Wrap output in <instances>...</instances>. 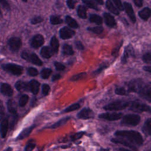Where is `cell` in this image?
I'll list each match as a JSON object with an SVG mask.
<instances>
[{"instance_id": "cell-1", "label": "cell", "mask_w": 151, "mask_h": 151, "mask_svg": "<svg viewBox=\"0 0 151 151\" xmlns=\"http://www.w3.org/2000/svg\"><path fill=\"white\" fill-rule=\"evenodd\" d=\"M114 135L117 137L124 139L136 147L140 146L143 143V139L141 134L135 130H117L115 132Z\"/></svg>"}, {"instance_id": "cell-2", "label": "cell", "mask_w": 151, "mask_h": 151, "mask_svg": "<svg viewBox=\"0 0 151 151\" xmlns=\"http://www.w3.org/2000/svg\"><path fill=\"white\" fill-rule=\"evenodd\" d=\"M130 101L117 100L107 104L103 107V109L107 111H117L125 109L129 107Z\"/></svg>"}, {"instance_id": "cell-3", "label": "cell", "mask_w": 151, "mask_h": 151, "mask_svg": "<svg viewBox=\"0 0 151 151\" xmlns=\"http://www.w3.org/2000/svg\"><path fill=\"white\" fill-rule=\"evenodd\" d=\"M140 116L137 114H129L122 118L121 124L123 126H135L139 124Z\"/></svg>"}, {"instance_id": "cell-4", "label": "cell", "mask_w": 151, "mask_h": 151, "mask_svg": "<svg viewBox=\"0 0 151 151\" xmlns=\"http://www.w3.org/2000/svg\"><path fill=\"white\" fill-rule=\"evenodd\" d=\"M129 108V110L136 113L144 111L150 113V107L149 106L137 101H130Z\"/></svg>"}, {"instance_id": "cell-5", "label": "cell", "mask_w": 151, "mask_h": 151, "mask_svg": "<svg viewBox=\"0 0 151 151\" xmlns=\"http://www.w3.org/2000/svg\"><path fill=\"white\" fill-rule=\"evenodd\" d=\"M145 84V83H144L141 79L132 80L127 84V89L126 90L128 93L130 92L139 93Z\"/></svg>"}, {"instance_id": "cell-6", "label": "cell", "mask_w": 151, "mask_h": 151, "mask_svg": "<svg viewBox=\"0 0 151 151\" xmlns=\"http://www.w3.org/2000/svg\"><path fill=\"white\" fill-rule=\"evenodd\" d=\"M2 68L6 71L15 76H19L23 72V68L19 65L13 63H7L2 64Z\"/></svg>"}, {"instance_id": "cell-7", "label": "cell", "mask_w": 151, "mask_h": 151, "mask_svg": "<svg viewBox=\"0 0 151 151\" xmlns=\"http://www.w3.org/2000/svg\"><path fill=\"white\" fill-rule=\"evenodd\" d=\"M21 57L23 59L37 65H42V61L41 59L34 52L23 51L21 54Z\"/></svg>"}, {"instance_id": "cell-8", "label": "cell", "mask_w": 151, "mask_h": 151, "mask_svg": "<svg viewBox=\"0 0 151 151\" xmlns=\"http://www.w3.org/2000/svg\"><path fill=\"white\" fill-rule=\"evenodd\" d=\"M123 116V115L122 113L107 112L100 114L98 116V117L100 119L106 120L108 121H116L122 119Z\"/></svg>"}, {"instance_id": "cell-9", "label": "cell", "mask_w": 151, "mask_h": 151, "mask_svg": "<svg viewBox=\"0 0 151 151\" xmlns=\"http://www.w3.org/2000/svg\"><path fill=\"white\" fill-rule=\"evenodd\" d=\"M77 117L79 119L87 120L90 119H93L94 117V113L93 111L90 108L84 107L77 113Z\"/></svg>"}, {"instance_id": "cell-10", "label": "cell", "mask_w": 151, "mask_h": 151, "mask_svg": "<svg viewBox=\"0 0 151 151\" xmlns=\"http://www.w3.org/2000/svg\"><path fill=\"white\" fill-rule=\"evenodd\" d=\"M138 94L142 98L147 100L149 102H150V101H151V84H150V83H145Z\"/></svg>"}, {"instance_id": "cell-11", "label": "cell", "mask_w": 151, "mask_h": 151, "mask_svg": "<svg viewBox=\"0 0 151 151\" xmlns=\"http://www.w3.org/2000/svg\"><path fill=\"white\" fill-rule=\"evenodd\" d=\"M8 44L11 51H17L22 45V41L19 38L12 37L8 40Z\"/></svg>"}, {"instance_id": "cell-12", "label": "cell", "mask_w": 151, "mask_h": 151, "mask_svg": "<svg viewBox=\"0 0 151 151\" xmlns=\"http://www.w3.org/2000/svg\"><path fill=\"white\" fill-rule=\"evenodd\" d=\"M75 34L76 32L74 31L67 27H63L60 30V38L63 40L71 38L75 35Z\"/></svg>"}, {"instance_id": "cell-13", "label": "cell", "mask_w": 151, "mask_h": 151, "mask_svg": "<svg viewBox=\"0 0 151 151\" xmlns=\"http://www.w3.org/2000/svg\"><path fill=\"white\" fill-rule=\"evenodd\" d=\"M44 42V39L42 35L37 34L34 35L31 40V46L34 48H38Z\"/></svg>"}, {"instance_id": "cell-14", "label": "cell", "mask_w": 151, "mask_h": 151, "mask_svg": "<svg viewBox=\"0 0 151 151\" xmlns=\"http://www.w3.org/2000/svg\"><path fill=\"white\" fill-rule=\"evenodd\" d=\"M123 7L126 11V14L130 18L132 22L133 23H135L136 21V18L135 14H134V11H133L132 5L130 3L125 2L123 4Z\"/></svg>"}, {"instance_id": "cell-15", "label": "cell", "mask_w": 151, "mask_h": 151, "mask_svg": "<svg viewBox=\"0 0 151 151\" xmlns=\"http://www.w3.org/2000/svg\"><path fill=\"white\" fill-rule=\"evenodd\" d=\"M9 127V122L7 117H5L3 120L0 122V132L1 137L5 138L7 134L8 130Z\"/></svg>"}, {"instance_id": "cell-16", "label": "cell", "mask_w": 151, "mask_h": 151, "mask_svg": "<svg viewBox=\"0 0 151 151\" xmlns=\"http://www.w3.org/2000/svg\"><path fill=\"white\" fill-rule=\"evenodd\" d=\"M35 125L33 124L31 125L29 127H27L25 129H24L18 135V136L16 138L17 140H22L26 137H27L32 132V131L33 130V129L35 128Z\"/></svg>"}, {"instance_id": "cell-17", "label": "cell", "mask_w": 151, "mask_h": 151, "mask_svg": "<svg viewBox=\"0 0 151 151\" xmlns=\"http://www.w3.org/2000/svg\"><path fill=\"white\" fill-rule=\"evenodd\" d=\"M40 84L36 80H32L28 83V90L30 91L33 94H37L39 91Z\"/></svg>"}, {"instance_id": "cell-18", "label": "cell", "mask_w": 151, "mask_h": 151, "mask_svg": "<svg viewBox=\"0 0 151 151\" xmlns=\"http://www.w3.org/2000/svg\"><path fill=\"white\" fill-rule=\"evenodd\" d=\"M1 93L7 97H11L13 94V89L8 83H2L0 86Z\"/></svg>"}, {"instance_id": "cell-19", "label": "cell", "mask_w": 151, "mask_h": 151, "mask_svg": "<svg viewBox=\"0 0 151 151\" xmlns=\"http://www.w3.org/2000/svg\"><path fill=\"white\" fill-rule=\"evenodd\" d=\"M103 17L104 22L107 26L110 27H114L116 25V20L113 16H112L110 14L105 12L103 14Z\"/></svg>"}, {"instance_id": "cell-20", "label": "cell", "mask_w": 151, "mask_h": 151, "mask_svg": "<svg viewBox=\"0 0 151 151\" xmlns=\"http://www.w3.org/2000/svg\"><path fill=\"white\" fill-rule=\"evenodd\" d=\"M134 54V50L133 47L131 45H129L127 47H126L125 48L124 53H123V55L122 57V60H121V62L122 64H125L127 61V58L133 55Z\"/></svg>"}, {"instance_id": "cell-21", "label": "cell", "mask_w": 151, "mask_h": 151, "mask_svg": "<svg viewBox=\"0 0 151 151\" xmlns=\"http://www.w3.org/2000/svg\"><path fill=\"white\" fill-rule=\"evenodd\" d=\"M111 141L114 143H117V144H120V145H122L123 146H127L129 148H130L132 150H137V147H135L134 146L132 145V144L129 143V142H127V141L124 140V139H122V138H119V137H117V138H113L111 140Z\"/></svg>"}, {"instance_id": "cell-22", "label": "cell", "mask_w": 151, "mask_h": 151, "mask_svg": "<svg viewBox=\"0 0 151 151\" xmlns=\"http://www.w3.org/2000/svg\"><path fill=\"white\" fill-rule=\"evenodd\" d=\"M54 52L51 47L48 46L43 47L40 51L41 55L44 58H50L52 56Z\"/></svg>"}, {"instance_id": "cell-23", "label": "cell", "mask_w": 151, "mask_h": 151, "mask_svg": "<svg viewBox=\"0 0 151 151\" xmlns=\"http://www.w3.org/2000/svg\"><path fill=\"white\" fill-rule=\"evenodd\" d=\"M151 10L148 7H145L143 8L139 12V17L144 21H147L150 17Z\"/></svg>"}, {"instance_id": "cell-24", "label": "cell", "mask_w": 151, "mask_h": 151, "mask_svg": "<svg viewBox=\"0 0 151 151\" xmlns=\"http://www.w3.org/2000/svg\"><path fill=\"white\" fill-rule=\"evenodd\" d=\"M150 127H151V119L149 118L145 121V122L143 126V127L142 129V132L145 135H146L147 136H150V134H151Z\"/></svg>"}, {"instance_id": "cell-25", "label": "cell", "mask_w": 151, "mask_h": 151, "mask_svg": "<svg viewBox=\"0 0 151 151\" xmlns=\"http://www.w3.org/2000/svg\"><path fill=\"white\" fill-rule=\"evenodd\" d=\"M70 116H67V117H63L61 119L57 121V122H55V123H54L53 124L49 126L48 128H49V129H57L58 127L63 126V125L66 124V123L70 120Z\"/></svg>"}, {"instance_id": "cell-26", "label": "cell", "mask_w": 151, "mask_h": 151, "mask_svg": "<svg viewBox=\"0 0 151 151\" xmlns=\"http://www.w3.org/2000/svg\"><path fill=\"white\" fill-rule=\"evenodd\" d=\"M8 110L14 116H17V106L15 102L13 100H9L7 102Z\"/></svg>"}, {"instance_id": "cell-27", "label": "cell", "mask_w": 151, "mask_h": 151, "mask_svg": "<svg viewBox=\"0 0 151 151\" xmlns=\"http://www.w3.org/2000/svg\"><path fill=\"white\" fill-rule=\"evenodd\" d=\"M15 87L19 92L28 91V83L23 81H18L15 84Z\"/></svg>"}, {"instance_id": "cell-28", "label": "cell", "mask_w": 151, "mask_h": 151, "mask_svg": "<svg viewBox=\"0 0 151 151\" xmlns=\"http://www.w3.org/2000/svg\"><path fill=\"white\" fill-rule=\"evenodd\" d=\"M50 46L54 54L58 52V48H59V42L57 38L55 36H53L51 39Z\"/></svg>"}, {"instance_id": "cell-29", "label": "cell", "mask_w": 151, "mask_h": 151, "mask_svg": "<svg viewBox=\"0 0 151 151\" xmlns=\"http://www.w3.org/2000/svg\"><path fill=\"white\" fill-rule=\"evenodd\" d=\"M106 7H107V9L109 11H110L111 13H113V14H114L116 15H119V11L118 9L113 5V4L112 3V2L111 1L107 0L106 1Z\"/></svg>"}, {"instance_id": "cell-30", "label": "cell", "mask_w": 151, "mask_h": 151, "mask_svg": "<svg viewBox=\"0 0 151 151\" xmlns=\"http://www.w3.org/2000/svg\"><path fill=\"white\" fill-rule=\"evenodd\" d=\"M89 21L90 22L95 23L97 25H101L103 23L102 18L97 14H91L89 17Z\"/></svg>"}, {"instance_id": "cell-31", "label": "cell", "mask_w": 151, "mask_h": 151, "mask_svg": "<svg viewBox=\"0 0 151 151\" xmlns=\"http://www.w3.org/2000/svg\"><path fill=\"white\" fill-rule=\"evenodd\" d=\"M65 22L71 28H77L78 27V24L77 21L69 15L65 17Z\"/></svg>"}, {"instance_id": "cell-32", "label": "cell", "mask_w": 151, "mask_h": 151, "mask_svg": "<svg viewBox=\"0 0 151 151\" xmlns=\"http://www.w3.org/2000/svg\"><path fill=\"white\" fill-rule=\"evenodd\" d=\"M77 14L82 19L87 18V8L84 5H79L77 9Z\"/></svg>"}, {"instance_id": "cell-33", "label": "cell", "mask_w": 151, "mask_h": 151, "mask_svg": "<svg viewBox=\"0 0 151 151\" xmlns=\"http://www.w3.org/2000/svg\"><path fill=\"white\" fill-rule=\"evenodd\" d=\"M74 51L73 50V48L71 45L65 44L63 45V48H62V53L64 55H73L74 54Z\"/></svg>"}, {"instance_id": "cell-34", "label": "cell", "mask_w": 151, "mask_h": 151, "mask_svg": "<svg viewBox=\"0 0 151 151\" xmlns=\"http://www.w3.org/2000/svg\"><path fill=\"white\" fill-rule=\"evenodd\" d=\"M50 23L52 25H57V24H60L61 23H63V19L61 18V17L58 15H51L50 17Z\"/></svg>"}, {"instance_id": "cell-35", "label": "cell", "mask_w": 151, "mask_h": 151, "mask_svg": "<svg viewBox=\"0 0 151 151\" xmlns=\"http://www.w3.org/2000/svg\"><path fill=\"white\" fill-rule=\"evenodd\" d=\"M80 107V104L79 103H74L68 107H66L62 112L66 113H69L71 111H73L74 110H78Z\"/></svg>"}, {"instance_id": "cell-36", "label": "cell", "mask_w": 151, "mask_h": 151, "mask_svg": "<svg viewBox=\"0 0 151 151\" xmlns=\"http://www.w3.org/2000/svg\"><path fill=\"white\" fill-rule=\"evenodd\" d=\"M82 1L87 7L93 9H95V10H97V11L99 10L96 4L94 2H93V1H91V0H82Z\"/></svg>"}, {"instance_id": "cell-37", "label": "cell", "mask_w": 151, "mask_h": 151, "mask_svg": "<svg viewBox=\"0 0 151 151\" xmlns=\"http://www.w3.org/2000/svg\"><path fill=\"white\" fill-rule=\"evenodd\" d=\"M87 30L96 34H100L103 32L104 28L101 26H97L94 27H88L87 28Z\"/></svg>"}, {"instance_id": "cell-38", "label": "cell", "mask_w": 151, "mask_h": 151, "mask_svg": "<svg viewBox=\"0 0 151 151\" xmlns=\"http://www.w3.org/2000/svg\"><path fill=\"white\" fill-rule=\"evenodd\" d=\"M52 73V70L50 68H44L41 70V76L43 79L48 78Z\"/></svg>"}, {"instance_id": "cell-39", "label": "cell", "mask_w": 151, "mask_h": 151, "mask_svg": "<svg viewBox=\"0 0 151 151\" xmlns=\"http://www.w3.org/2000/svg\"><path fill=\"white\" fill-rule=\"evenodd\" d=\"M29 100V96L27 94H23L19 99L18 104L20 107H24L28 103Z\"/></svg>"}, {"instance_id": "cell-40", "label": "cell", "mask_w": 151, "mask_h": 151, "mask_svg": "<svg viewBox=\"0 0 151 151\" xmlns=\"http://www.w3.org/2000/svg\"><path fill=\"white\" fill-rule=\"evenodd\" d=\"M87 76V74L86 73H78L77 74H75L74 76H73L71 78H70V80L72 81H78L81 79L84 78Z\"/></svg>"}, {"instance_id": "cell-41", "label": "cell", "mask_w": 151, "mask_h": 151, "mask_svg": "<svg viewBox=\"0 0 151 151\" xmlns=\"http://www.w3.org/2000/svg\"><path fill=\"white\" fill-rule=\"evenodd\" d=\"M115 93L117 95H120V96H124L127 95L128 94L126 89L124 87H117L115 90Z\"/></svg>"}, {"instance_id": "cell-42", "label": "cell", "mask_w": 151, "mask_h": 151, "mask_svg": "<svg viewBox=\"0 0 151 151\" xmlns=\"http://www.w3.org/2000/svg\"><path fill=\"white\" fill-rule=\"evenodd\" d=\"M84 133H85L84 132H77V133H74V134L71 135L70 136V139L72 141H75V140H78L79 139H80L84 134Z\"/></svg>"}, {"instance_id": "cell-43", "label": "cell", "mask_w": 151, "mask_h": 151, "mask_svg": "<svg viewBox=\"0 0 151 151\" xmlns=\"http://www.w3.org/2000/svg\"><path fill=\"white\" fill-rule=\"evenodd\" d=\"M6 116H5V107L3 104V102L0 100V122L3 120Z\"/></svg>"}, {"instance_id": "cell-44", "label": "cell", "mask_w": 151, "mask_h": 151, "mask_svg": "<svg viewBox=\"0 0 151 151\" xmlns=\"http://www.w3.org/2000/svg\"><path fill=\"white\" fill-rule=\"evenodd\" d=\"M27 73L29 76H32V77H34V76H36L38 74V71L34 67H29L27 69Z\"/></svg>"}, {"instance_id": "cell-45", "label": "cell", "mask_w": 151, "mask_h": 151, "mask_svg": "<svg viewBox=\"0 0 151 151\" xmlns=\"http://www.w3.org/2000/svg\"><path fill=\"white\" fill-rule=\"evenodd\" d=\"M50 91V87L47 84H44L42 86V94L45 96L48 94L49 92Z\"/></svg>"}, {"instance_id": "cell-46", "label": "cell", "mask_w": 151, "mask_h": 151, "mask_svg": "<svg viewBox=\"0 0 151 151\" xmlns=\"http://www.w3.org/2000/svg\"><path fill=\"white\" fill-rule=\"evenodd\" d=\"M142 60L145 63L150 64L151 63V54H150V52H146V54H145L143 55Z\"/></svg>"}, {"instance_id": "cell-47", "label": "cell", "mask_w": 151, "mask_h": 151, "mask_svg": "<svg viewBox=\"0 0 151 151\" xmlns=\"http://www.w3.org/2000/svg\"><path fill=\"white\" fill-rule=\"evenodd\" d=\"M42 21H43V18L40 16L34 17L31 19V23L32 24H37L40 23Z\"/></svg>"}, {"instance_id": "cell-48", "label": "cell", "mask_w": 151, "mask_h": 151, "mask_svg": "<svg viewBox=\"0 0 151 151\" xmlns=\"http://www.w3.org/2000/svg\"><path fill=\"white\" fill-rule=\"evenodd\" d=\"M54 65L55 67V69L58 71H63L65 68V65L60 62H54Z\"/></svg>"}, {"instance_id": "cell-49", "label": "cell", "mask_w": 151, "mask_h": 151, "mask_svg": "<svg viewBox=\"0 0 151 151\" xmlns=\"http://www.w3.org/2000/svg\"><path fill=\"white\" fill-rule=\"evenodd\" d=\"M112 1L116 5V8L117 9H119L120 11H123L124 9V7H123V5L122 3L121 0H112Z\"/></svg>"}, {"instance_id": "cell-50", "label": "cell", "mask_w": 151, "mask_h": 151, "mask_svg": "<svg viewBox=\"0 0 151 151\" xmlns=\"http://www.w3.org/2000/svg\"><path fill=\"white\" fill-rule=\"evenodd\" d=\"M36 145L33 143H28L24 149V151H32V150L35 148Z\"/></svg>"}, {"instance_id": "cell-51", "label": "cell", "mask_w": 151, "mask_h": 151, "mask_svg": "<svg viewBox=\"0 0 151 151\" xmlns=\"http://www.w3.org/2000/svg\"><path fill=\"white\" fill-rule=\"evenodd\" d=\"M67 5L70 9H74L75 8L77 0H67Z\"/></svg>"}, {"instance_id": "cell-52", "label": "cell", "mask_w": 151, "mask_h": 151, "mask_svg": "<svg viewBox=\"0 0 151 151\" xmlns=\"http://www.w3.org/2000/svg\"><path fill=\"white\" fill-rule=\"evenodd\" d=\"M123 42L122 41V42H120V44L119 45H117L115 48H114V49L113 50L112 55H113V56H116V55H117V54H118V52H119V49L120 48V47H121V46H122Z\"/></svg>"}, {"instance_id": "cell-53", "label": "cell", "mask_w": 151, "mask_h": 151, "mask_svg": "<svg viewBox=\"0 0 151 151\" xmlns=\"http://www.w3.org/2000/svg\"><path fill=\"white\" fill-rule=\"evenodd\" d=\"M75 45H76V47L77 49L80 50H84V45L83 44H82V42L80 41H77L75 42Z\"/></svg>"}, {"instance_id": "cell-54", "label": "cell", "mask_w": 151, "mask_h": 151, "mask_svg": "<svg viewBox=\"0 0 151 151\" xmlns=\"http://www.w3.org/2000/svg\"><path fill=\"white\" fill-rule=\"evenodd\" d=\"M107 67V65L104 64L102 66L100 67L97 70H96L94 72V74H99L100 73H101L103 70H104L105 68H106Z\"/></svg>"}, {"instance_id": "cell-55", "label": "cell", "mask_w": 151, "mask_h": 151, "mask_svg": "<svg viewBox=\"0 0 151 151\" xmlns=\"http://www.w3.org/2000/svg\"><path fill=\"white\" fill-rule=\"evenodd\" d=\"M0 3L2 5L4 8L6 9L9 8V5L6 0H0Z\"/></svg>"}, {"instance_id": "cell-56", "label": "cell", "mask_w": 151, "mask_h": 151, "mask_svg": "<svg viewBox=\"0 0 151 151\" xmlns=\"http://www.w3.org/2000/svg\"><path fill=\"white\" fill-rule=\"evenodd\" d=\"M134 4L138 7H142L143 5V0H133Z\"/></svg>"}, {"instance_id": "cell-57", "label": "cell", "mask_w": 151, "mask_h": 151, "mask_svg": "<svg viewBox=\"0 0 151 151\" xmlns=\"http://www.w3.org/2000/svg\"><path fill=\"white\" fill-rule=\"evenodd\" d=\"M61 77V76L60 74H55V75H54V76H52V81H55L59 80Z\"/></svg>"}, {"instance_id": "cell-58", "label": "cell", "mask_w": 151, "mask_h": 151, "mask_svg": "<svg viewBox=\"0 0 151 151\" xmlns=\"http://www.w3.org/2000/svg\"><path fill=\"white\" fill-rule=\"evenodd\" d=\"M143 70L147 72L150 73L151 72V68L150 66H144L143 67Z\"/></svg>"}, {"instance_id": "cell-59", "label": "cell", "mask_w": 151, "mask_h": 151, "mask_svg": "<svg viewBox=\"0 0 151 151\" xmlns=\"http://www.w3.org/2000/svg\"><path fill=\"white\" fill-rule=\"evenodd\" d=\"M93 1H95V2H96L97 3L99 4L100 5H103V4H104V2H103V0H93Z\"/></svg>"}, {"instance_id": "cell-60", "label": "cell", "mask_w": 151, "mask_h": 151, "mask_svg": "<svg viewBox=\"0 0 151 151\" xmlns=\"http://www.w3.org/2000/svg\"><path fill=\"white\" fill-rule=\"evenodd\" d=\"M12 149L11 147H8L4 151H12Z\"/></svg>"}, {"instance_id": "cell-61", "label": "cell", "mask_w": 151, "mask_h": 151, "mask_svg": "<svg viewBox=\"0 0 151 151\" xmlns=\"http://www.w3.org/2000/svg\"><path fill=\"white\" fill-rule=\"evenodd\" d=\"M122 151H130V150H127V149H120Z\"/></svg>"}, {"instance_id": "cell-62", "label": "cell", "mask_w": 151, "mask_h": 151, "mask_svg": "<svg viewBox=\"0 0 151 151\" xmlns=\"http://www.w3.org/2000/svg\"><path fill=\"white\" fill-rule=\"evenodd\" d=\"M1 15H2V14H1V9H0V18L1 17Z\"/></svg>"}, {"instance_id": "cell-63", "label": "cell", "mask_w": 151, "mask_h": 151, "mask_svg": "<svg viewBox=\"0 0 151 151\" xmlns=\"http://www.w3.org/2000/svg\"><path fill=\"white\" fill-rule=\"evenodd\" d=\"M22 1H24V2H26L27 1V0H22Z\"/></svg>"}]
</instances>
